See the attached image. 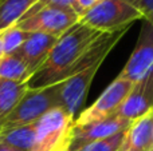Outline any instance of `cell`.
<instances>
[{
    "label": "cell",
    "mask_w": 153,
    "mask_h": 151,
    "mask_svg": "<svg viewBox=\"0 0 153 151\" xmlns=\"http://www.w3.org/2000/svg\"><path fill=\"white\" fill-rule=\"evenodd\" d=\"M79 20L73 8L46 7L23 19L16 26L27 32H40L59 37Z\"/></svg>",
    "instance_id": "obj_6"
},
{
    "label": "cell",
    "mask_w": 153,
    "mask_h": 151,
    "mask_svg": "<svg viewBox=\"0 0 153 151\" xmlns=\"http://www.w3.org/2000/svg\"><path fill=\"white\" fill-rule=\"evenodd\" d=\"M125 131H121V133L116 134L110 138L102 139V141L90 142V143H86L83 146L78 147V149L70 151H118L120 146H121L122 141L125 138Z\"/></svg>",
    "instance_id": "obj_18"
},
{
    "label": "cell",
    "mask_w": 153,
    "mask_h": 151,
    "mask_svg": "<svg viewBox=\"0 0 153 151\" xmlns=\"http://www.w3.org/2000/svg\"><path fill=\"white\" fill-rule=\"evenodd\" d=\"M133 86H134L133 82L124 79L118 75L91 106L81 111V114L75 118L74 126L91 125L116 115L129 96Z\"/></svg>",
    "instance_id": "obj_5"
},
{
    "label": "cell",
    "mask_w": 153,
    "mask_h": 151,
    "mask_svg": "<svg viewBox=\"0 0 153 151\" xmlns=\"http://www.w3.org/2000/svg\"><path fill=\"white\" fill-rule=\"evenodd\" d=\"M30 32L22 29L18 26H12L1 32L3 44H4V55L16 54L27 40Z\"/></svg>",
    "instance_id": "obj_17"
},
{
    "label": "cell",
    "mask_w": 153,
    "mask_h": 151,
    "mask_svg": "<svg viewBox=\"0 0 153 151\" xmlns=\"http://www.w3.org/2000/svg\"><path fill=\"white\" fill-rule=\"evenodd\" d=\"M27 90H28L27 82L19 83L0 79V120H3L15 108Z\"/></svg>",
    "instance_id": "obj_15"
},
{
    "label": "cell",
    "mask_w": 153,
    "mask_h": 151,
    "mask_svg": "<svg viewBox=\"0 0 153 151\" xmlns=\"http://www.w3.org/2000/svg\"><path fill=\"white\" fill-rule=\"evenodd\" d=\"M74 118L56 107L45 114L35 125V143L32 151H69Z\"/></svg>",
    "instance_id": "obj_3"
},
{
    "label": "cell",
    "mask_w": 153,
    "mask_h": 151,
    "mask_svg": "<svg viewBox=\"0 0 153 151\" xmlns=\"http://www.w3.org/2000/svg\"><path fill=\"white\" fill-rule=\"evenodd\" d=\"M74 1H75V0H38V1L31 7V10H30L28 12H27L26 15L23 16V19L28 18V16H31L32 13L38 12V11H40L42 8H46V7L73 8V5H74ZM23 19H22V20H23Z\"/></svg>",
    "instance_id": "obj_19"
},
{
    "label": "cell",
    "mask_w": 153,
    "mask_h": 151,
    "mask_svg": "<svg viewBox=\"0 0 153 151\" xmlns=\"http://www.w3.org/2000/svg\"><path fill=\"white\" fill-rule=\"evenodd\" d=\"M31 75L27 63L18 54L4 55L0 60V79L24 83L28 82Z\"/></svg>",
    "instance_id": "obj_16"
},
{
    "label": "cell",
    "mask_w": 153,
    "mask_h": 151,
    "mask_svg": "<svg viewBox=\"0 0 153 151\" xmlns=\"http://www.w3.org/2000/svg\"><path fill=\"white\" fill-rule=\"evenodd\" d=\"M101 64H95L93 67L78 72L74 76L63 80L61 83L59 90V100H61V108L69 112L73 118L81 114V110L86 100L89 88L100 70Z\"/></svg>",
    "instance_id": "obj_8"
},
{
    "label": "cell",
    "mask_w": 153,
    "mask_h": 151,
    "mask_svg": "<svg viewBox=\"0 0 153 151\" xmlns=\"http://www.w3.org/2000/svg\"><path fill=\"white\" fill-rule=\"evenodd\" d=\"M133 120L125 119L118 115H113L100 122L91 123L86 126H74L71 133V142H70V150H75L86 143L94 141H102V139L110 138L116 134L125 131ZM69 150V151H70Z\"/></svg>",
    "instance_id": "obj_9"
},
{
    "label": "cell",
    "mask_w": 153,
    "mask_h": 151,
    "mask_svg": "<svg viewBox=\"0 0 153 151\" xmlns=\"http://www.w3.org/2000/svg\"><path fill=\"white\" fill-rule=\"evenodd\" d=\"M4 56V44H3V37H1V32H0V60Z\"/></svg>",
    "instance_id": "obj_23"
},
{
    "label": "cell",
    "mask_w": 153,
    "mask_h": 151,
    "mask_svg": "<svg viewBox=\"0 0 153 151\" xmlns=\"http://www.w3.org/2000/svg\"><path fill=\"white\" fill-rule=\"evenodd\" d=\"M141 12L143 20L153 24V0H129Z\"/></svg>",
    "instance_id": "obj_20"
},
{
    "label": "cell",
    "mask_w": 153,
    "mask_h": 151,
    "mask_svg": "<svg viewBox=\"0 0 153 151\" xmlns=\"http://www.w3.org/2000/svg\"><path fill=\"white\" fill-rule=\"evenodd\" d=\"M36 125H24L0 130V142H4L24 151H32L35 143Z\"/></svg>",
    "instance_id": "obj_14"
},
{
    "label": "cell",
    "mask_w": 153,
    "mask_h": 151,
    "mask_svg": "<svg viewBox=\"0 0 153 151\" xmlns=\"http://www.w3.org/2000/svg\"><path fill=\"white\" fill-rule=\"evenodd\" d=\"M38 0H0V32L16 26Z\"/></svg>",
    "instance_id": "obj_13"
},
{
    "label": "cell",
    "mask_w": 153,
    "mask_h": 151,
    "mask_svg": "<svg viewBox=\"0 0 153 151\" xmlns=\"http://www.w3.org/2000/svg\"><path fill=\"white\" fill-rule=\"evenodd\" d=\"M153 111L137 118L125 131V138L118 151H152Z\"/></svg>",
    "instance_id": "obj_11"
},
{
    "label": "cell",
    "mask_w": 153,
    "mask_h": 151,
    "mask_svg": "<svg viewBox=\"0 0 153 151\" xmlns=\"http://www.w3.org/2000/svg\"><path fill=\"white\" fill-rule=\"evenodd\" d=\"M101 0H75L73 10L75 11V13L79 16V19H82L94 5H97Z\"/></svg>",
    "instance_id": "obj_21"
},
{
    "label": "cell",
    "mask_w": 153,
    "mask_h": 151,
    "mask_svg": "<svg viewBox=\"0 0 153 151\" xmlns=\"http://www.w3.org/2000/svg\"><path fill=\"white\" fill-rule=\"evenodd\" d=\"M59 90L61 83L43 88H28L15 108L0 120V130L36 123L48 111L61 107Z\"/></svg>",
    "instance_id": "obj_2"
},
{
    "label": "cell",
    "mask_w": 153,
    "mask_h": 151,
    "mask_svg": "<svg viewBox=\"0 0 153 151\" xmlns=\"http://www.w3.org/2000/svg\"><path fill=\"white\" fill-rule=\"evenodd\" d=\"M152 151H153V147H152Z\"/></svg>",
    "instance_id": "obj_24"
},
{
    "label": "cell",
    "mask_w": 153,
    "mask_h": 151,
    "mask_svg": "<svg viewBox=\"0 0 153 151\" xmlns=\"http://www.w3.org/2000/svg\"><path fill=\"white\" fill-rule=\"evenodd\" d=\"M0 151H24V150L13 147V146H11V144L4 143V142H0Z\"/></svg>",
    "instance_id": "obj_22"
},
{
    "label": "cell",
    "mask_w": 153,
    "mask_h": 151,
    "mask_svg": "<svg viewBox=\"0 0 153 151\" xmlns=\"http://www.w3.org/2000/svg\"><path fill=\"white\" fill-rule=\"evenodd\" d=\"M153 111V71L146 78L134 83L129 96L116 115L134 120Z\"/></svg>",
    "instance_id": "obj_10"
},
{
    "label": "cell",
    "mask_w": 153,
    "mask_h": 151,
    "mask_svg": "<svg viewBox=\"0 0 153 151\" xmlns=\"http://www.w3.org/2000/svg\"><path fill=\"white\" fill-rule=\"evenodd\" d=\"M56 40H58V37L53 36V35L40 34V32H30L27 40L16 54L20 58H23L31 74H34L45 63V60L47 59L48 54L51 52Z\"/></svg>",
    "instance_id": "obj_12"
},
{
    "label": "cell",
    "mask_w": 153,
    "mask_h": 151,
    "mask_svg": "<svg viewBox=\"0 0 153 151\" xmlns=\"http://www.w3.org/2000/svg\"><path fill=\"white\" fill-rule=\"evenodd\" d=\"M153 71V24L143 20L136 47L120 76L133 83L140 82Z\"/></svg>",
    "instance_id": "obj_7"
},
{
    "label": "cell",
    "mask_w": 153,
    "mask_h": 151,
    "mask_svg": "<svg viewBox=\"0 0 153 151\" xmlns=\"http://www.w3.org/2000/svg\"><path fill=\"white\" fill-rule=\"evenodd\" d=\"M100 36L101 32L79 20L58 37L45 63L28 79V88H43L66 80L74 64Z\"/></svg>",
    "instance_id": "obj_1"
},
{
    "label": "cell",
    "mask_w": 153,
    "mask_h": 151,
    "mask_svg": "<svg viewBox=\"0 0 153 151\" xmlns=\"http://www.w3.org/2000/svg\"><path fill=\"white\" fill-rule=\"evenodd\" d=\"M137 20H143V15L129 0H101L81 19L101 34L133 26Z\"/></svg>",
    "instance_id": "obj_4"
}]
</instances>
